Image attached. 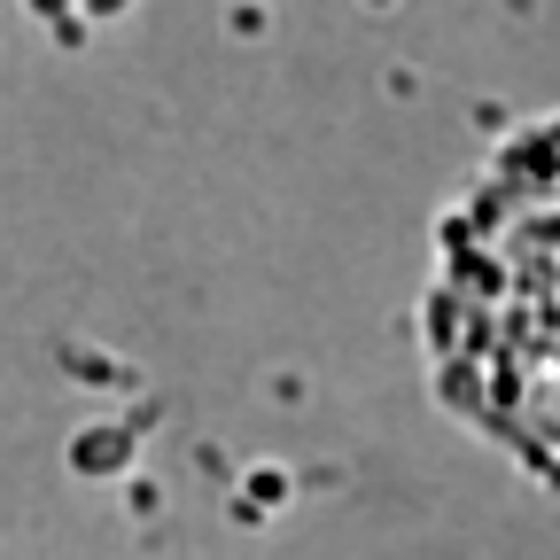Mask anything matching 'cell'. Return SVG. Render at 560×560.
<instances>
[{
  "instance_id": "6da1fadb",
  "label": "cell",
  "mask_w": 560,
  "mask_h": 560,
  "mask_svg": "<svg viewBox=\"0 0 560 560\" xmlns=\"http://www.w3.org/2000/svg\"><path fill=\"white\" fill-rule=\"evenodd\" d=\"M436 342L452 397L560 482V132L514 149L452 226Z\"/></svg>"
}]
</instances>
